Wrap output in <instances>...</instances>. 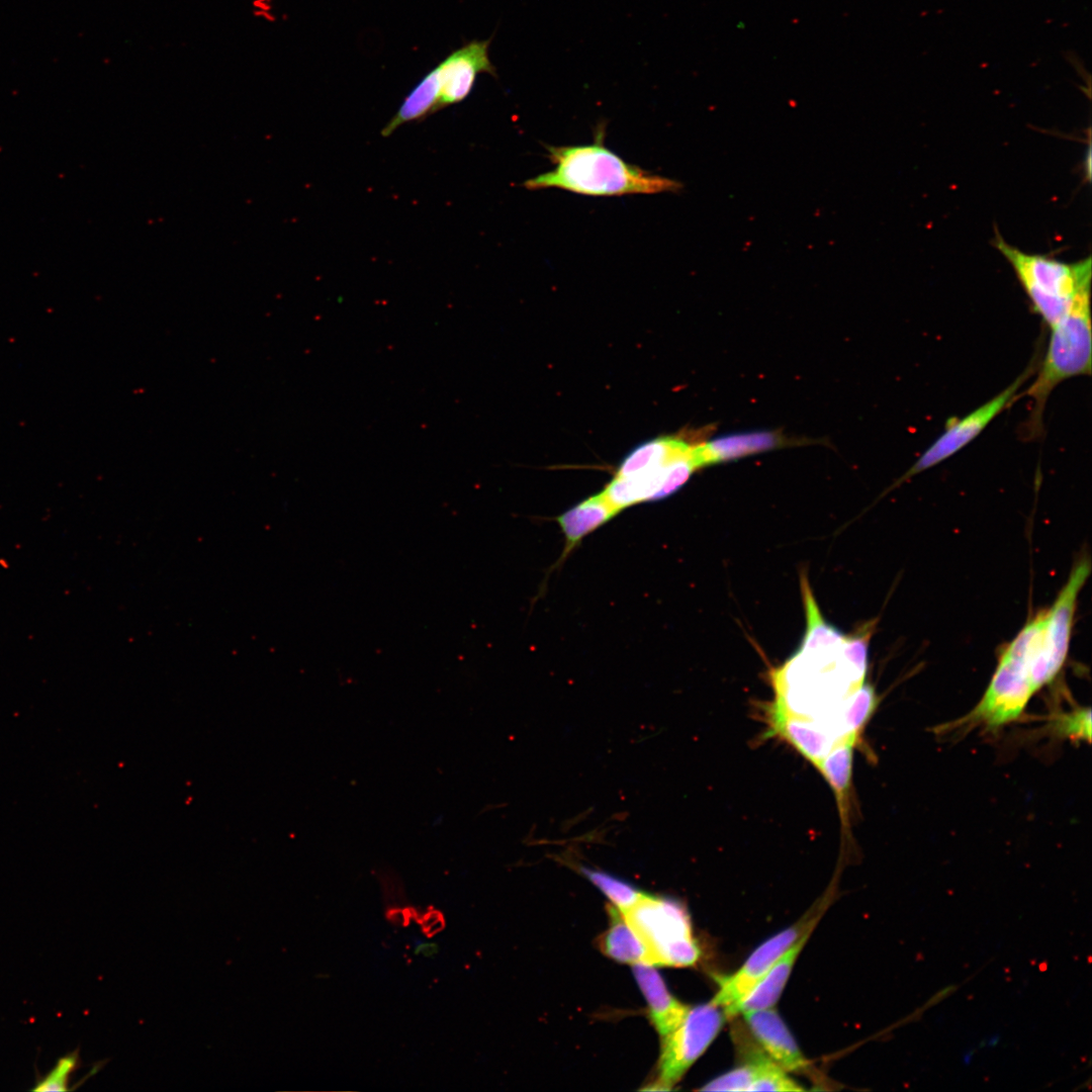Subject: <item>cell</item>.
Returning a JSON list of instances; mask_svg holds the SVG:
<instances>
[{"instance_id": "cell-1", "label": "cell", "mask_w": 1092, "mask_h": 1092, "mask_svg": "<svg viewBox=\"0 0 1092 1092\" xmlns=\"http://www.w3.org/2000/svg\"><path fill=\"white\" fill-rule=\"evenodd\" d=\"M873 624L851 635L823 618L807 622L798 651L771 671L776 700L770 714L811 723L837 746L848 736L843 712L849 697L866 681Z\"/></svg>"}, {"instance_id": "cell-2", "label": "cell", "mask_w": 1092, "mask_h": 1092, "mask_svg": "<svg viewBox=\"0 0 1092 1092\" xmlns=\"http://www.w3.org/2000/svg\"><path fill=\"white\" fill-rule=\"evenodd\" d=\"M598 131L594 144L548 146L554 169L524 182L530 190L558 188L587 196H623L678 192L681 182L628 164L604 145Z\"/></svg>"}, {"instance_id": "cell-3", "label": "cell", "mask_w": 1092, "mask_h": 1092, "mask_svg": "<svg viewBox=\"0 0 1092 1092\" xmlns=\"http://www.w3.org/2000/svg\"><path fill=\"white\" fill-rule=\"evenodd\" d=\"M1091 285L1082 288L1070 308L1054 326L1043 362L1023 392L1032 400L1026 423L1028 437L1042 433L1043 412L1052 391L1064 380L1091 374Z\"/></svg>"}, {"instance_id": "cell-4", "label": "cell", "mask_w": 1092, "mask_h": 1092, "mask_svg": "<svg viewBox=\"0 0 1092 1092\" xmlns=\"http://www.w3.org/2000/svg\"><path fill=\"white\" fill-rule=\"evenodd\" d=\"M1045 620V610L1019 631L1000 655L994 675L979 704L965 718L999 727L1019 717L1035 693L1031 664Z\"/></svg>"}, {"instance_id": "cell-5", "label": "cell", "mask_w": 1092, "mask_h": 1092, "mask_svg": "<svg viewBox=\"0 0 1092 1092\" xmlns=\"http://www.w3.org/2000/svg\"><path fill=\"white\" fill-rule=\"evenodd\" d=\"M994 245L1013 268L1034 311L1050 328L1064 316L1078 292L1091 285L1090 258L1065 263L1028 254L1009 245L999 234Z\"/></svg>"}, {"instance_id": "cell-6", "label": "cell", "mask_w": 1092, "mask_h": 1092, "mask_svg": "<svg viewBox=\"0 0 1092 1092\" xmlns=\"http://www.w3.org/2000/svg\"><path fill=\"white\" fill-rule=\"evenodd\" d=\"M622 914L648 948L653 966L690 967L698 962L701 950L678 902L644 893Z\"/></svg>"}, {"instance_id": "cell-7", "label": "cell", "mask_w": 1092, "mask_h": 1092, "mask_svg": "<svg viewBox=\"0 0 1092 1092\" xmlns=\"http://www.w3.org/2000/svg\"><path fill=\"white\" fill-rule=\"evenodd\" d=\"M725 1018L723 1009L712 1002L690 1007L680 1023L662 1037L657 1078L646 1089H671L712 1043Z\"/></svg>"}, {"instance_id": "cell-8", "label": "cell", "mask_w": 1092, "mask_h": 1092, "mask_svg": "<svg viewBox=\"0 0 1092 1092\" xmlns=\"http://www.w3.org/2000/svg\"><path fill=\"white\" fill-rule=\"evenodd\" d=\"M1090 571L1088 557L1078 560L1054 605L1045 610L1041 637L1031 664V682L1035 692L1052 681L1066 661L1077 598Z\"/></svg>"}, {"instance_id": "cell-9", "label": "cell", "mask_w": 1092, "mask_h": 1092, "mask_svg": "<svg viewBox=\"0 0 1092 1092\" xmlns=\"http://www.w3.org/2000/svg\"><path fill=\"white\" fill-rule=\"evenodd\" d=\"M1034 364L1028 367L1004 390L967 414L946 423L944 431L919 456L915 463L895 484H901L909 478L940 464L973 442L987 426L1006 407L1017 399L1018 390L1031 377Z\"/></svg>"}, {"instance_id": "cell-10", "label": "cell", "mask_w": 1092, "mask_h": 1092, "mask_svg": "<svg viewBox=\"0 0 1092 1092\" xmlns=\"http://www.w3.org/2000/svg\"><path fill=\"white\" fill-rule=\"evenodd\" d=\"M817 920L818 918L814 917L796 923L761 943L735 973L717 979L719 989L711 1002L720 1006L726 1016L791 945L804 932L815 927Z\"/></svg>"}, {"instance_id": "cell-11", "label": "cell", "mask_w": 1092, "mask_h": 1092, "mask_svg": "<svg viewBox=\"0 0 1092 1092\" xmlns=\"http://www.w3.org/2000/svg\"><path fill=\"white\" fill-rule=\"evenodd\" d=\"M489 44L490 38L471 40L452 51L435 67L440 85L438 110L466 99L479 74L496 77L488 55Z\"/></svg>"}, {"instance_id": "cell-12", "label": "cell", "mask_w": 1092, "mask_h": 1092, "mask_svg": "<svg viewBox=\"0 0 1092 1092\" xmlns=\"http://www.w3.org/2000/svg\"><path fill=\"white\" fill-rule=\"evenodd\" d=\"M745 1021L763 1052L787 1072L809 1071V1062L779 1013L771 1009L743 1013Z\"/></svg>"}, {"instance_id": "cell-13", "label": "cell", "mask_w": 1092, "mask_h": 1092, "mask_svg": "<svg viewBox=\"0 0 1092 1092\" xmlns=\"http://www.w3.org/2000/svg\"><path fill=\"white\" fill-rule=\"evenodd\" d=\"M787 441V438L777 431L734 433L696 444L694 455L698 468H701L783 447Z\"/></svg>"}, {"instance_id": "cell-14", "label": "cell", "mask_w": 1092, "mask_h": 1092, "mask_svg": "<svg viewBox=\"0 0 1092 1092\" xmlns=\"http://www.w3.org/2000/svg\"><path fill=\"white\" fill-rule=\"evenodd\" d=\"M814 927L804 932L776 962L753 988L726 1014L733 1017L746 1012L772 1008L779 1001L796 960Z\"/></svg>"}, {"instance_id": "cell-15", "label": "cell", "mask_w": 1092, "mask_h": 1092, "mask_svg": "<svg viewBox=\"0 0 1092 1092\" xmlns=\"http://www.w3.org/2000/svg\"><path fill=\"white\" fill-rule=\"evenodd\" d=\"M633 974L647 1001L650 1020L663 1037L680 1023L690 1007L671 995L663 979L651 965L636 964L633 966Z\"/></svg>"}, {"instance_id": "cell-16", "label": "cell", "mask_w": 1092, "mask_h": 1092, "mask_svg": "<svg viewBox=\"0 0 1092 1092\" xmlns=\"http://www.w3.org/2000/svg\"><path fill=\"white\" fill-rule=\"evenodd\" d=\"M618 512L607 500L603 492L579 502L557 517L558 525L565 538L562 557L567 555L588 534L605 525Z\"/></svg>"}, {"instance_id": "cell-17", "label": "cell", "mask_w": 1092, "mask_h": 1092, "mask_svg": "<svg viewBox=\"0 0 1092 1092\" xmlns=\"http://www.w3.org/2000/svg\"><path fill=\"white\" fill-rule=\"evenodd\" d=\"M440 85L436 68L428 72L405 96L395 114L381 129L383 138L391 135L399 126L422 121L438 110Z\"/></svg>"}, {"instance_id": "cell-18", "label": "cell", "mask_w": 1092, "mask_h": 1092, "mask_svg": "<svg viewBox=\"0 0 1092 1092\" xmlns=\"http://www.w3.org/2000/svg\"><path fill=\"white\" fill-rule=\"evenodd\" d=\"M611 924L601 939V948L606 956L626 964H652L650 952L637 932L626 921L622 912L609 907Z\"/></svg>"}, {"instance_id": "cell-19", "label": "cell", "mask_w": 1092, "mask_h": 1092, "mask_svg": "<svg viewBox=\"0 0 1092 1092\" xmlns=\"http://www.w3.org/2000/svg\"><path fill=\"white\" fill-rule=\"evenodd\" d=\"M692 446L678 437H660L647 441L624 458L615 476H631L658 468Z\"/></svg>"}, {"instance_id": "cell-20", "label": "cell", "mask_w": 1092, "mask_h": 1092, "mask_svg": "<svg viewBox=\"0 0 1092 1092\" xmlns=\"http://www.w3.org/2000/svg\"><path fill=\"white\" fill-rule=\"evenodd\" d=\"M854 743L855 742H845L837 745L817 766L832 787L843 819L851 779L852 748Z\"/></svg>"}, {"instance_id": "cell-21", "label": "cell", "mask_w": 1092, "mask_h": 1092, "mask_svg": "<svg viewBox=\"0 0 1092 1092\" xmlns=\"http://www.w3.org/2000/svg\"><path fill=\"white\" fill-rule=\"evenodd\" d=\"M748 1057L755 1067V1077L750 1091H803L797 1081L788 1072L774 1062L762 1049L752 1048Z\"/></svg>"}, {"instance_id": "cell-22", "label": "cell", "mask_w": 1092, "mask_h": 1092, "mask_svg": "<svg viewBox=\"0 0 1092 1092\" xmlns=\"http://www.w3.org/2000/svg\"><path fill=\"white\" fill-rule=\"evenodd\" d=\"M580 872L622 913L635 905L644 894L633 885L603 871L581 867Z\"/></svg>"}, {"instance_id": "cell-23", "label": "cell", "mask_w": 1092, "mask_h": 1092, "mask_svg": "<svg viewBox=\"0 0 1092 1092\" xmlns=\"http://www.w3.org/2000/svg\"><path fill=\"white\" fill-rule=\"evenodd\" d=\"M81 1065L79 1049L58 1059L53 1069L42 1077H37L33 1091H68L71 1076Z\"/></svg>"}, {"instance_id": "cell-24", "label": "cell", "mask_w": 1092, "mask_h": 1092, "mask_svg": "<svg viewBox=\"0 0 1092 1092\" xmlns=\"http://www.w3.org/2000/svg\"><path fill=\"white\" fill-rule=\"evenodd\" d=\"M755 1077V1067L752 1060H748L727 1073L720 1075L708 1082L701 1090L704 1091H750Z\"/></svg>"}, {"instance_id": "cell-25", "label": "cell", "mask_w": 1092, "mask_h": 1092, "mask_svg": "<svg viewBox=\"0 0 1092 1092\" xmlns=\"http://www.w3.org/2000/svg\"><path fill=\"white\" fill-rule=\"evenodd\" d=\"M1062 729L1068 735L1090 739L1091 715L1090 710H1081L1063 719Z\"/></svg>"}, {"instance_id": "cell-26", "label": "cell", "mask_w": 1092, "mask_h": 1092, "mask_svg": "<svg viewBox=\"0 0 1092 1092\" xmlns=\"http://www.w3.org/2000/svg\"><path fill=\"white\" fill-rule=\"evenodd\" d=\"M386 918L396 926H406L415 920V908H390L386 912Z\"/></svg>"}, {"instance_id": "cell-27", "label": "cell", "mask_w": 1092, "mask_h": 1092, "mask_svg": "<svg viewBox=\"0 0 1092 1092\" xmlns=\"http://www.w3.org/2000/svg\"><path fill=\"white\" fill-rule=\"evenodd\" d=\"M443 917H444V915L439 910L430 909V910L426 911L425 914L423 915V917L421 918V920L419 921V923L421 924L422 931L424 932L432 924H434L437 920H439V919H441Z\"/></svg>"}, {"instance_id": "cell-28", "label": "cell", "mask_w": 1092, "mask_h": 1092, "mask_svg": "<svg viewBox=\"0 0 1092 1092\" xmlns=\"http://www.w3.org/2000/svg\"><path fill=\"white\" fill-rule=\"evenodd\" d=\"M439 947L437 943H424L421 942L416 946L415 953L422 954L426 958H433L437 954Z\"/></svg>"}, {"instance_id": "cell-29", "label": "cell", "mask_w": 1092, "mask_h": 1092, "mask_svg": "<svg viewBox=\"0 0 1092 1092\" xmlns=\"http://www.w3.org/2000/svg\"><path fill=\"white\" fill-rule=\"evenodd\" d=\"M444 928H445V919H444V917H443V918H441V919L437 920V921H436V922H435L434 924H432V925H431V926H430V927H429L428 929H426V930L424 931V934H425V935H426L427 937H429V938H430V937H433L434 935H436L437 933H439L440 931H442V930H443Z\"/></svg>"}]
</instances>
